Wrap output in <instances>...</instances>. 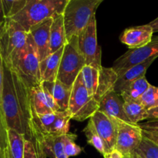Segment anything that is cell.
<instances>
[{
	"label": "cell",
	"instance_id": "6da1fadb",
	"mask_svg": "<svg viewBox=\"0 0 158 158\" xmlns=\"http://www.w3.org/2000/svg\"><path fill=\"white\" fill-rule=\"evenodd\" d=\"M29 88L22 79L4 63L2 90L3 114L9 129L24 135L34 145L42 144L33 126Z\"/></svg>",
	"mask_w": 158,
	"mask_h": 158
},
{
	"label": "cell",
	"instance_id": "7a4b0ae2",
	"mask_svg": "<svg viewBox=\"0 0 158 158\" xmlns=\"http://www.w3.org/2000/svg\"><path fill=\"white\" fill-rule=\"evenodd\" d=\"M68 0H27L26 6L9 19L23 26L29 33L31 28L63 14Z\"/></svg>",
	"mask_w": 158,
	"mask_h": 158
},
{
	"label": "cell",
	"instance_id": "3957f363",
	"mask_svg": "<svg viewBox=\"0 0 158 158\" xmlns=\"http://www.w3.org/2000/svg\"><path fill=\"white\" fill-rule=\"evenodd\" d=\"M40 64L36 46L29 33L24 47L16 52L6 65L31 89L42 83Z\"/></svg>",
	"mask_w": 158,
	"mask_h": 158
},
{
	"label": "cell",
	"instance_id": "277c9868",
	"mask_svg": "<svg viewBox=\"0 0 158 158\" xmlns=\"http://www.w3.org/2000/svg\"><path fill=\"white\" fill-rule=\"evenodd\" d=\"M102 2L103 0H68L63 12L68 42L86 29Z\"/></svg>",
	"mask_w": 158,
	"mask_h": 158
},
{
	"label": "cell",
	"instance_id": "5b68a950",
	"mask_svg": "<svg viewBox=\"0 0 158 158\" xmlns=\"http://www.w3.org/2000/svg\"><path fill=\"white\" fill-rule=\"evenodd\" d=\"M99 110V103L89 95L82 79L81 73L72 87L67 113L71 120L84 121Z\"/></svg>",
	"mask_w": 158,
	"mask_h": 158
},
{
	"label": "cell",
	"instance_id": "8992f818",
	"mask_svg": "<svg viewBox=\"0 0 158 158\" xmlns=\"http://www.w3.org/2000/svg\"><path fill=\"white\" fill-rule=\"evenodd\" d=\"M85 66L86 61L79 49L78 36H75L64 46L57 80L66 86H73Z\"/></svg>",
	"mask_w": 158,
	"mask_h": 158
},
{
	"label": "cell",
	"instance_id": "52a82bcc",
	"mask_svg": "<svg viewBox=\"0 0 158 158\" xmlns=\"http://www.w3.org/2000/svg\"><path fill=\"white\" fill-rule=\"evenodd\" d=\"M29 33L16 22L7 19L0 38V52L8 64L12 57L26 45Z\"/></svg>",
	"mask_w": 158,
	"mask_h": 158
},
{
	"label": "cell",
	"instance_id": "ba28073f",
	"mask_svg": "<svg viewBox=\"0 0 158 158\" xmlns=\"http://www.w3.org/2000/svg\"><path fill=\"white\" fill-rule=\"evenodd\" d=\"M117 127L115 150L124 158H129L135 153L143 137V129L140 125L113 119Z\"/></svg>",
	"mask_w": 158,
	"mask_h": 158
},
{
	"label": "cell",
	"instance_id": "9c48e42d",
	"mask_svg": "<svg viewBox=\"0 0 158 158\" xmlns=\"http://www.w3.org/2000/svg\"><path fill=\"white\" fill-rule=\"evenodd\" d=\"M70 117L67 111L44 115L33 114V126L40 138L46 136H63L69 133Z\"/></svg>",
	"mask_w": 158,
	"mask_h": 158
},
{
	"label": "cell",
	"instance_id": "30bf717a",
	"mask_svg": "<svg viewBox=\"0 0 158 158\" xmlns=\"http://www.w3.org/2000/svg\"><path fill=\"white\" fill-rule=\"evenodd\" d=\"M97 27L96 17L93 19L89 26L78 36V46L83 56L86 66L96 69H102L101 49L97 43Z\"/></svg>",
	"mask_w": 158,
	"mask_h": 158
},
{
	"label": "cell",
	"instance_id": "8fae6325",
	"mask_svg": "<svg viewBox=\"0 0 158 158\" xmlns=\"http://www.w3.org/2000/svg\"><path fill=\"white\" fill-rule=\"evenodd\" d=\"M154 57H158V35L153 37L152 40L143 47L129 49L114 61L112 68L119 77L132 66Z\"/></svg>",
	"mask_w": 158,
	"mask_h": 158
},
{
	"label": "cell",
	"instance_id": "7c38bea8",
	"mask_svg": "<svg viewBox=\"0 0 158 158\" xmlns=\"http://www.w3.org/2000/svg\"><path fill=\"white\" fill-rule=\"evenodd\" d=\"M97 132L104 143L106 154L115 150L117 141V127L115 121L108 116L98 110L90 117Z\"/></svg>",
	"mask_w": 158,
	"mask_h": 158
},
{
	"label": "cell",
	"instance_id": "4fadbf2b",
	"mask_svg": "<svg viewBox=\"0 0 158 158\" xmlns=\"http://www.w3.org/2000/svg\"><path fill=\"white\" fill-rule=\"evenodd\" d=\"M30 103L32 114L35 115H44L52 113L60 112V109L52 96L42 85L29 89Z\"/></svg>",
	"mask_w": 158,
	"mask_h": 158
},
{
	"label": "cell",
	"instance_id": "5bb4252c",
	"mask_svg": "<svg viewBox=\"0 0 158 158\" xmlns=\"http://www.w3.org/2000/svg\"><path fill=\"white\" fill-rule=\"evenodd\" d=\"M153 35L154 31L149 24L141 25L125 29L120 40L130 49H136L148 45L152 40Z\"/></svg>",
	"mask_w": 158,
	"mask_h": 158
},
{
	"label": "cell",
	"instance_id": "9a60e30c",
	"mask_svg": "<svg viewBox=\"0 0 158 158\" xmlns=\"http://www.w3.org/2000/svg\"><path fill=\"white\" fill-rule=\"evenodd\" d=\"M53 19H49L31 28L29 33L32 35L35 46L40 61L49 56L50 52V28Z\"/></svg>",
	"mask_w": 158,
	"mask_h": 158
},
{
	"label": "cell",
	"instance_id": "2e32d148",
	"mask_svg": "<svg viewBox=\"0 0 158 158\" xmlns=\"http://www.w3.org/2000/svg\"><path fill=\"white\" fill-rule=\"evenodd\" d=\"M99 110L111 119L130 122L123 110V100L114 89L106 93L102 97L99 102Z\"/></svg>",
	"mask_w": 158,
	"mask_h": 158
},
{
	"label": "cell",
	"instance_id": "e0dca14e",
	"mask_svg": "<svg viewBox=\"0 0 158 158\" xmlns=\"http://www.w3.org/2000/svg\"><path fill=\"white\" fill-rule=\"evenodd\" d=\"M156 57L148 60L142 63L135 65L130 68L127 71L124 73L122 76L119 77L114 84V89L117 94L120 95L122 91L131 85L133 82L136 81L138 79L145 77L148 68L151 66L156 60Z\"/></svg>",
	"mask_w": 158,
	"mask_h": 158
},
{
	"label": "cell",
	"instance_id": "ac0fdd59",
	"mask_svg": "<svg viewBox=\"0 0 158 158\" xmlns=\"http://www.w3.org/2000/svg\"><path fill=\"white\" fill-rule=\"evenodd\" d=\"M42 85L52 96L60 111H67L73 86H66L59 80L54 82H43Z\"/></svg>",
	"mask_w": 158,
	"mask_h": 158
},
{
	"label": "cell",
	"instance_id": "d6986e66",
	"mask_svg": "<svg viewBox=\"0 0 158 158\" xmlns=\"http://www.w3.org/2000/svg\"><path fill=\"white\" fill-rule=\"evenodd\" d=\"M64 52V47L50 54L40 62V75L43 82H54L57 80L61 59Z\"/></svg>",
	"mask_w": 158,
	"mask_h": 158
},
{
	"label": "cell",
	"instance_id": "ffe728a7",
	"mask_svg": "<svg viewBox=\"0 0 158 158\" xmlns=\"http://www.w3.org/2000/svg\"><path fill=\"white\" fill-rule=\"evenodd\" d=\"M68 43L63 14L57 15L52 19L50 28V52L51 54L64 47Z\"/></svg>",
	"mask_w": 158,
	"mask_h": 158
},
{
	"label": "cell",
	"instance_id": "44dd1931",
	"mask_svg": "<svg viewBox=\"0 0 158 158\" xmlns=\"http://www.w3.org/2000/svg\"><path fill=\"white\" fill-rule=\"evenodd\" d=\"M142 158H158V132L143 130L140 146L135 151Z\"/></svg>",
	"mask_w": 158,
	"mask_h": 158
},
{
	"label": "cell",
	"instance_id": "7402d4cb",
	"mask_svg": "<svg viewBox=\"0 0 158 158\" xmlns=\"http://www.w3.org/2000/svg\"><path fill=\"white\" fill-rule=\"evenodd\" d=\"M43 151L50 158H69L64 151L65 135L46 136L40 137Z\"/></svg>",
	"mask_w": 158,
	"mask_h": 158
},
{
	"label": "cell",
	"instance_id": "603a6c76",
	"mask_svg": "<svg viewBox=\"0 0 158 158\" xmlns=\"http://www.w3.org/2000/svg\"><path fill=\"white\" fill-rule=\"evenodd\" d=\"M123 100V110L131 123H137L148 119V110L137 100H134L127 97H122Z\"/></svg>",
	"mask_w": 158,
	"mask_h": 158
},
{
	"label": "cell",
	"instance_id": "cb8c5ba5",
	"mask_svg": "<svg viewBox=\"0 0 158 158\" xmlns=\"http://www.w3.org/2000/svg\"><path fill=\"white\" fill-rule=\"evenodd\" d=\"M118 76L113 68L102 67L100 70V80H99L98 89L95 95V99L100 102L102 97L109 91L114 89V84L117 81Z\"/></svg>",
	"mask_w": 158,
	"mask_h": 158
},
{
	"label": "cell",
	"instance_id": "d4e9b609",
	"mask_svg": "<svg viewBox=\"0 0 158 158\" xmlns=\"http://www.w3.org/2000/svg\"><path fill=\"white\" fill-rule=\"evenodd\" d=\"M9 149L10 158H24L26 138L15 130L8 129Z\"/></svg>",
	"mask_w": 158,
	"mask_h": 158
},
{
	"label": "cell",
	"instance_id": "484cf974",
	"mask_svg": "<svg viewBox=\"0 0 158 158\" xmlns=\"http://www.w3.org/2000/svg\"><path fill=\"white\" fill-rule=\"evenodd\" d=\"M150 86L151 84L146 79V77H142L133 82L131 85L125 88L120 96L121 97H127L138 101Z\"/></svg>",
	"mask_w": 158,
	"mask_h": 158
},
{
	"label": "cell",
	"instance_id": "4316f807",
	"mask_svg": "<svg viewBox=\"0 0 158 158\" xmlns=\"http://www.w3.org/2000/svg\"><path fill=\"white\" fill-rule=\"evenodd\" d=\"M83 82L89 95L95 97L100 80V70L89 66H85L81 71Z\"/></svg>",
	"mask_w": 158,
	"mask_h": 158
},
{
	"label": "cell",
	"instance_id": "83f0119b",
	"mask_svg": "<svg viewBox=\"0 0 158 158\" xmlns=\"http://www.w3.org/2000/svg\"><path fill=\"white\" fill-rule=\"evenodd\" d=\"M83 132H84L85 136L87 138L88 144L94 147L101 155L104 157L106 155L104 143H103V140L99 136L98 133L96 131L95 127H94V123H93L92 120L90 119L89 120V122H88L86 127L83 130Z\"/></svg>",
	"mask_w": 158,
	"mask_h": 158
},
{
	"label": "cell",
	"instance_id": "f1b7e54d",
	"mask_svg": "<svg viewBox=\"0 0 158 158\" xmlns=\"http://www.w3.org/2000/svg\"><path fill=\"white\" fill-rule=\"evenodd\" d=\"M8 129L2 108L0 106V158H10Z\"/></svg>",
	"mask_w": 158,
	"mask_h": 158
},
{
	"label": "cell",
	"instance_id": "f546056e",
	"mask_svg": "<svg viewBox=\"0 0 158 158\" xmlns=\"http://www.w3.org/2000/svg\"><path fill=\"white\" fill-rule=\"evenodd\" d=\"M147 110L158 106V86L151 85L148 90L138 100Z\"/></svg>",
	"mask_w": 158,
	"mask_h": 158
},
{
	"label": "cell",
	"instance_id": "4dcf8cb0",
	"mask_svg": "<svg viewBox=\"0 0 158 158\" xmlns=\"http://www.w3.org/2000/svg\"><path fill=\"white\" fill-rule=\"evenodd\" d=\"M27 0H2L6 19L15 16L26 6Z\"/></svg>",
	"mask_w": 158,
	"mask_h": 158
},
{
	"label": "cell",
	"instance_id": "1f68e13d",
	"mask_svg": "<svg viewBox=\"0 0 158 158\" xmlns=\"http://www.w3.org/2000/svg\"><path fill=\"white\" fill-rule=\"evenodd\" d=\"M77 137V134L70 133H68L65 135L64 151L68 157H75L83 151V148L75 143Z\"/></svg>",
	"mask_w": 158,
	"mask_h": 158
},
{
	"label": "cell",
	"instance_id": "d6a6232c",
	"mask_svg": "<svg viewBox=\"0 0 158 158\" xmlns=\"http://www.w3.org/2000/svg\"><path fill=\"white\" fill-rule=\"evenodd\" d=\"M43 144L34 145L32 142L26 140L24 158H46Z\"/></svg>",
	"mask_w": 158,
	"mask_h": 158
},
{
	"label": "cell",
	"instance_id": "836d02e7",
	"mask_svg": "<svg viewBox=\"0 0 158 158\" xmlns=\"http://www.w3.org/2000/svg\"><path fill=\"white\" fill-rule=\"evenodd\" d=\"M3 83H4V60L0 52V106H2V97Z\"/></svg>",
	"mask_w": 158,
	"mask_h": 158
},
{
	"label": "cell",
	"instance_id": "e575fe53",
	"mask_svg": "<svg viewBox=\"0 0 158 158\" xmlns=\"http://www.w3.org/2000/svg\"><path fill=\"white\" fill-rule=\"evenodd\" d=\"M143 130L147 131H154L158 132V120H150L140 125Z\"/></svg>",
	"mask_w": 158,
	"mask_h": 158
},
{
	"label": "cell",
	"instance_id": "d590c367",
	"mask_svg": "<svg viewBox=\"0 0 158 158\" xmlns=\"http://www.w3.org/2000/svg\"><path fill=\"white\" fill-rule=\"evenodd\" d=\"M148 119H151V120H158V106L148 110Z\"/></svg>",
	"mask_w": 158,
	"mask_h": 158
},
{
	"label": "cell",
	"instance_id": "8d00e7d4",
	"mask_svg": "<svg viewBox=\"0 0 158 158\" xmlns=\"http://www.w3.org/2000/svg\"><path fill=\"white\" fill-rule=\"evenodd\" d=\"M103 157L104 158H124L123 157V156L122 155L120 152H118L117 150H114V151H113L112 152L106 154Z\"/></svg>",
	"mask_w": 158,
	"mask_h": 158
},
{
	"label": "cell",
	"instance_id": "74e56055",
	"mask_svg": "<svg viewBox=\"0 0 158 158\" xmlns=\"http://www.w3.org/2000/svg\"><path fill=\"white\" fill-rule=\"evenodd\" d=\"M6 22V16H5L2 3V0H0V26H3V25H5Z\"/></svg>",
	"mask_w": 158,
	"mask_h": 158
},
{
	"label": "cell",
	"instance_id": "f35d334b",
	"mask_svg": "<svg viewBox=\"0 0 158 158\" xmlns=\"http://www.w3.org/2000/svg\"><path fill=\"white\" fill-rule=\"evenodd\" d=\"M148 24L152 27L153 31H154V32H158V17L157 18H156L155 19L153 20V21H151L150 23H148Z\"/></svg>",
	"mask_w": 158,
	"mask_h": 158
},
{
	"label": "cell",
	"instance_id": "ab89813d",
	"mask_svg": "<svg viewBox=\"0 0 158 158\" xmlns=\"http://www.w3.org/2000/svg\"><path fill=\"white\" fill-rule=\"evenodd\" d=\"M129 158H142V157H140V156H139L137 154H136V153H134V154H132V155H131V157H130Z\"/></svg>",
	"mask_w": 158,
	"mask_h": 158
},
{
	"label": "cell",
	"instance_id": "60d3db41",
	"mask_svg": "<svg viewBox=\"0 0 158 158\" xmlns=\"http://www.w3.org/2000/svg\"><path fill=\"white\" fill-rule=\"evenodd\" d=\"M4 26L5 25H3V26H0V38H1V35L2 34L3 29H4Z\"/></svg>",
	"mask_w": 158,
	"mask_h": 158
}]
</instances>
